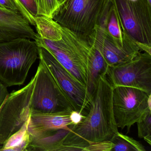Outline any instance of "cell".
<instances>
[{
	"label": "cell",
	"mask_w": 151,
	"mask_h": 151,
	"mask_svg": "<svg viewBox=\"0 0 151 151\" xmlns=\"http://www.w3.org/2000/svg\"><path fill=\"white\" fill-rule=\"evenodd\" d=\"M35 22L39 37L53 41H59L62 38L63 27L53 18L38 16L35 17Z\"/></svg>",
	"instance_id": "2e32d148"
},
{
	"label": "cell",
	"mask_w": 151,
	"mask_h": 151,
	"mask_svg": "<svg viewBox=\"0 0 151 151\" xmlns=\"http://www.w3.org/2000/svg\"><path fill=\"white\" fill-rule=\"evenodd\" d=\"M136 43L140 51H144L145 52L151 55V45L146 44L138 43V42H136Z\"/></svg>",
	"instance_id": "484cf974"
},
{
	"label": "cell",
	"mask_w": 151,
	"mask_h": 151,
	"mask_svg": "<svg viewBox=\"0 0 151 151\" xmlns=\"http://www.w3.org/2000/svg\"><path fill=\"white\" fill-rule=\"evenodd\" d=\"M71 112L63 114H30L28 130L30 134L67 129L73 124L70 115Z\"/></svg>",
	"instance_id": "4fadbf2b"
},
{
	"label": "cell",
	"mask_w": 151,
	"mask_h": 151,
	"mask_svg": "<svg viewBox=\"0 0 151 151\" xmlns=\"http://www.w3.org/2000/svg\"><path fill=\"white\" fill-rule=\"evenodd\" d=\"M110 140L114 145L112 151H146L141 143L118 131L114 134Z\"/></svg>",
	"instance_id": "ac0fdd59"
},
{
	"label": "cell",
	"mask_w": 151,
	"mask_h": 151,
	"mask_svg": "<svg viewBox=\"0 0 151 151\" xmlns=\"http://www.w3.org/2000/svg\"><path fill=\"white\" fill-rule=\"evenodd\" d=\"M107 0H65L52 18L62 27L89 40L105 8Z\"/></svg>",
	"instance_id": "277c9868"
},
{
	"label": "cell",
	"mask_w": 151,
	"mask_h": 151,
	"mask_svg": "<svg viewBox=\"0 0 151 151\" xmlns=\"http://www.w3.org/2000/svg\"><path fill=\"white\" fill-rule=\"evenodd\" d=\"M147 2L149 3V4H150V5H151V0H147Z\"/></svg>",
	"instance_id": "83f0119b"
},
{
	"label": "cell",
	"mask_w": 151,
	"mask_h": 151,
	"mask_svg": "<svg viewBox=\"0 0 151 151\" xmlns=\"http://www.w3.org/2000/svg\"><path fill=\"white\" fill-rule=\"evenodd\" d=\"M65 0H62V1H63V2H64V1H65Z\"/></svg>",
	"instance_id": "f1b7e54d"
},
{
	"label": "cell",
	"mask_w": 151,
	"mask_h": 151,
	"mask_svg": "<svg viewBox=\"0 0 151 151\" xmlns=\"http://www.w3.org/2000/svg\"><path fill=\"white\" fill-rule=\"evenodd\" d=\"M106 75L100 77L87 114L78 123L65 129L63 151H83L92 143L110 140L118 131L112 105L114 87Z\"/></svg>",
	"instance_id": "6da1fadb"
},
{
	"label": "cell",
	"mask_w": 151,
	"mask_h": 151,
	"mask_svg": "<svg viewBox=\"0 0 151 151\" xmlns=\"http://www.w3.org/2000/svg\"><path fill=\"white\" fill-rule=\"evenodd\" d=\"M124 32L138 43L151 45V5L147 0H109Z\"/></svg>",
	"instance_id": "52a82bcc"
},
{
	"label": "cell",
	"mask_w": 151,
	"mask_h": 151,
	"mask_svg": "<svg viewBox=\"0 0 151 151\" xmlns=\"http://www.w3.org/2000/svg\"><path fill=\"white\" fill-rule=\"evenodd\" d=\"M6 99H5V100H6ZM5 100L4 101V102H3V103H2V105H1V107H0V111H1V108H2V106H3V104H4V102H5Z\"/></svg>",
	"instance_id": "4316f807"
},
{
	"label": "cell",
	"mask_w": 151,
	"mask_h": 151,
	"mask_svg": "<svg viewBox=\"0 0 151 151\" xmlns=\"http://www.w3.org/2000/svg\"><path fill=\"white\" fill-rule=\"evenodd\" d=\"M89 41L99 50L109 67H115L129 61L141 51L132 39L121 45L98 25Z\"/></svg>",
	"instance_id": "8fae6325"
},
{
	"label": "cell",
	"mask_w": 151,
	"mask_h": 151,
	"mask_svg": "<svg viewBox=\"0 0 151 151\" xmlns=\"http://www.w3.org/2000/svg\"><path fill=\"white\" fill-rule=\"evenodd\" d=\"M98 25L121 45L132 38L123 31L117 13L109 0H107Z\"/></svg>",
	"instance_id": "5bb4252c"
},
{
	"label": "cell",
	"mask_w": 151,
	"mask_h": 151,
	"mask_svg": "<svg viewBox=\"0 0 151 151\" xmlns=\"http://www.w3.org/2000/svg\"><path fill=\"white\" fill-rule=\"evenodd\" d=\"M114 145L111 140L92 143L84 149L83 151H112Z\"/></svg>",
	"instance_id": "7402d4cb"
},
{
	"label": "cell",
	"mask_w": 151,
	"mask_h": 151,
	"mask_svg": "<svg viewBox=\"0 0 151 151\" xmlns=\"http://www.w3.org/2000/svg\"><path fill=\"white\" fill-rule=\"evenodd\" d=\"M30 103V114H63L74 110L54 78L40 60Z\"/></svg>",
	"instance_id": "5b68a950"
},
{
	"label": "cell",
	"mask_w": 151,
	"mask_h": 151,
	"mask_svg": "<svg viewBox=\"0 0 151 151\" xmlns=\"http://www.w3.org/2000/svg\"><path fill=\"white\" fill-rule=\"evenodd\" d=\"M70 116L73 123L72 124H76L78 123L81 121L83 116L79 112L76 110H73L70 114Z\"/></svg>",
	"instance_id": "d4e9b609"
},
{
	"label": "cell",
	"mask_w": 151,
	"mask_h": 151,
	"mask_svg": "<svg viewBox=\"0 0 151 151\" xmlns=\"http://www.w3.org/2000/svg\"><path fill=\"white\" fill-rule=\"evenodd\" d=\"M7 86L0 80V107L8 96V91Z\"/></svg>",
	"instance_id": "cb8c5ba5"
},
{
	"label": "cell",
	"mask_w": 151,
	"mask_h": 151,
	"mask_svg": "<svg viewBox=\"0 0 151 151\" xmlns=\"http://www.w3.org/2000/svg\"><path fill=\"white\" fill-rule=\"evenodd\" d=\"M29 120V117L18 131L7 139L0 148V151H26L30 141Z\"/></svg>",
	"instance_id": "e0dca14e"
},
{
	"label": "cell",
	"mask_w": 151,
	"mask_h": 151,
	"mask_svg": "<svg viewBox=\"0 0 151 151\" xmlns=\"http://www.w3.org/2000/svg\"><path fill=\"white\" fill-rule=\"evenodd\" d=\"M36 80L34 76L24 87L9 94L0 111V145L16 132L29 119Z\"/></svg>",
	"instance_id": "ba28073f"
},
{
	"label": "cell",
	"mask_w": 151,
	"mask_h": 151,
	"mask_svg": "<svg viewBox=\"0 0 151 151\" xmlns=\"http://www.w3.org/2000/svg\"><path fill=\"white\" fill-rule=\"evenodd\" d=\"M113 87L129 86L151 94V55L140 52L132 60L109 67L106 75Z\"/></svg>",
	"instance_id": "30bf717a"
},
{
	"label": "cell",
	"mask_w": 151,
	"mask_h": 151,
	"mask_svg": "<svg viewBox=\"0 0 151 151\" xmlns=\"http://www.w3.org/2000/svg\"><path fill=\"white\" fill-rule=\"evenodd\" d=\"M38 55L71 103L74 110L85 115L92 98L85 86L75 78L45 48L38 47Z\"/></svg>",
	"instance_id": "9c48e42d"
},
{
	"label": "cell",
	"mask_w": 151,
	"mask_h": 151,
	"mask_svg": "<svg viewBox=\"0 0 151 151\" xmlns=\"http://www.w3.org/2000/svg\"><path fill=\"white\" fill-rule=\"evenodd\" d=\"M137 123L139 137L144 139L145 141L151 145V111L146 113Z\"/></svg>",
	"instance_id": "44dd1931"
},
{
	"label": "cell",
	"mask_w": 151,
	"mask_h": 151,
	"mask_svg": "<svg viewBox=\"0 0 151 151\" xmlns=\"http://www.w3.org/2000/svg\"><path fill=\"white\" fill-rule=\"evenodd\" d=\"M38 55L37 45L30 39L0 42V80L7 87L23 84Z\"/></svg>",
	"instance_id": "3957f363"
},
{
	"label": "cell",
	"mask_w": 151,
	"mask_h": 151,
	"mask_svg": "<svg viewBox=\"0 0 151 151\" xmlns=\"http://www.w3.org/2000/svg\"><path fill=\"white\" fill-rule=\"evenodd\" d=\"M91 43V52L87 65L86 87L92 98L97 89L100 77L106 75L109 66L99 50Z\"/></svg>",
	"instance_id": "9a60e30c"
},
{
	"label": "cell",
	"mask_w": 151,
	"mask_h": 151,
	"mask_svg": "<svg viewBox=\"0 0 151 151\" xmlns=\"http://www.w3.org/2000/svg\"><path fill=\"white\" fill-rule=\"evenodd\" d=\"M0 8L14 13L20 14L18 7L13 0H0Z\"/></svg>",
	"instance_id": "603a6c76"
},
{
	"label": "cell",
	"mask_w": 151,
	"mask_h": 151,
	"mask_svg": "<svg viewBox=\"0 0 151 151\" xmlns=\"http://www.w3.org/2000/svg\"><path fill=\"white\" fill-rule=\"evenodd\" d=\"M37 7V16L52 18L55 12L63 3L62 0H35Z\"/></svg>",
	"instance_id": "ffe728a7"
},
{
	"label": "cell",
	"mask_w": 151,
	"mask_h": 151,
	"mask_svg": "<svg viewBox=\"0 0 151 151\" xmlns=\"http://www.w3.org/2000/svg\"><path fill=\"white\" fill-rule=\"evenodd\" d=\"M20 14L33 26H36L35 17L37 16V7L35 0H13Z\"/></svg>",
	"instance_id": "d6986e66"
},
{
	"label": "cell",
	"mask_w": 151,
	"mask_h": 151,
	"mask_svg": "<svg viewBox=\"0 0 151 151\" xmlns=\"http://www.w3.org/2000/svg\"><path fill=\"white\" fill-rule=\"evenodd\" d=\"M113 113L116 126L130 131L132 126L151 111V94L129 86L114 87L112 95Z\"/></svg>",
	"instance_id": "8992f818"
},
{
	"label": "cell",
	"mask_w": 151,
	"mask_h": 151,
	"mask_svg": "<svg viewBox=\"0 0 151 151\" xmlns=\"http://www.w3.org/2000/svg\"><path fill=\"white\" fill-rule=\"evenodd\" d=\"M37 37L29 23L21 14L0 8V42L19 38L35 40Z\"/></svg>",
	"instance_id": "7c38bea8"
},
{
	"label": "cell",
	"mask_w": 151,
	"mask_h": 151,
	"mask_svg": "<svg viewBox=\"0 0 151 151\" xmlns=\"http://www.w3.org/2000/svg\"><path fill=\"white\" fill-rule=\"evenodd\" d=\"M132 1H133V0H132Z\"/></svg>",
	"instance_id": "f546056e"
},
{
	"label": "cell",
	"mask_w": 151,
	"mask_h": 151,
	"mask_svg": "<svg viewBox=\"0 0 151 151\" xmlns=\"http://www.w3.org/2000/svg\"><path fill=\"white\" fill-rule=\"evenodd\" d=\"M61 40L53 41L38 36V47L45 48L75 78L85 86L87 65L91 52V42L63 27Z\"/></svg>",
	"instance_id": "7a4b0ae2"
}]
</instances>
